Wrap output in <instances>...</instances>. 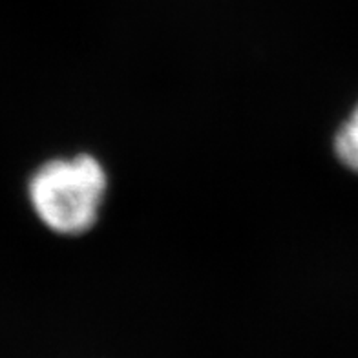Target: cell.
<instances>
[{"instance_id": "6da1fadb", "label": "cell", "mask_w": 358, "mask_h": 358, "mask_svg": "<svg viewBox=\"0 0 358 358\" xmlns=\"http://www.w3.org/2000/svg\"><path fill=\"white\" fill-rule=\"evenodd\" d=\"M106 189L108 178L101 161L79 154L48 161L35 170L28 196L35 214L50 231L76 236L95 225Z\"/></svg>"}, {"instance_id": "7a4b0ae2", "label": "cell", "mask_w": 358, "mask_h": 358, "mask_svg": "<svg viewBox=\"0 0 358 358\" xmlns=\"http://www.w3.org/2000/svg\"><path fill=\"white\" fill-rule=\"evenodd\" d=\"M333 148L340 163L358 174V103L336 130Z\"/></svg>"}]
</instances>
